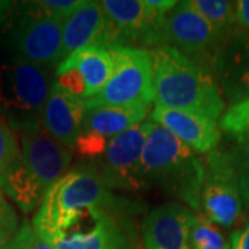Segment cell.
Returning a JSON list of instances; mask_svg holds the SVG:
<instances>
[{
	"label": "cell",
	"instance_id": "cell-23",
	"mask_svg": "<svg viewBox=\"0 0 249 249\" xmlns=\"http://www.w3.org/2000/svg\"><path fill=\"white\" fill-rule=\"evenodd\" d=\"M21 148L16 132L0 118V178L19 160Z\"/></svg>",
	"mask_w": 249,
	"mask_h": 249
},
{
	"label": "cell",
	"instance_id": "cell-1",
	"mask_svg": "<svg viewBox=\"0 0 249 249\" xmlns=\"http://www.w3.org/2000/svg\"><path fill=\"white\" fill-rule=\"evenodd\" d=\"M140 212L106 186L94 162L80 160L46 191L32 227L54 249H134Z\"/></svg>",
	"mask_w": 249,
	"mask_h": 249
},
{
	"label": "cell",
	"instance_id": "cell-22",
	"mask_svg": "<svg viewBox=\"0 0 249 249\" xmlns=\"http://www.w3.org/2000/svg\"><path fill=\"white\" fill-rule=\"evenodd\" d=\"M108 142L109 140L103 137L101 134L89 132V130H82V133L76 139V142L72 148V152H75L80 160L94 162L106 152Z\"/></svg>",
	"mask_w": 249,
	"mask_h": 249
},
{
	"label": "cell",
	"instance_id": "cell-17",
	"mask_svg": "<svg viewBox=\"0 0 249 249\" xmlns=\"http://www.w3.org/2000/svg\"><path fill=\"white\" fill-rule=\"evenodd\" d=\"M75 70L82 75L88 89V98L96 96L106 86L114 71L112 54L108 49L89 46L70 54L55 71Z\"/></svg>",
	"mask_w": 249,
	"mask_h": 249
},
{
	"label": "cell",
	"instance_id": "cell-15",
	"mask_svg": "<svg viewBox=\"0 0 249 249\" xmlns=\"http://www.w3.org/2000/svg\"><path fill=\"white\" fill-rule=\"evenodd\" d=\"M85 109V100L65 93L53 82L43 107L40 124L53 139L72 150L82 133Z\"/></svg>",
	"mask_w": 249,
	"mask_h": 249
},
{
	"label": "cell",
	"instance_id": "cell-26",
	"mask_svg": "<svg viewBox=\"0 0 249 249\" xmlns=\"http://www.w3.org/2000/svg\"><path fill=\"white\" fill-rule=\"evenodd\" d=\"M4 249H54L34 230L32 223L24 220L16 237Z\"/></svg>",
	"mask_w": 249,
	"mask_h": 249
},
{
	"label": "cell",
	"instance_id": "cell-28",
	"mask_svg": "<svg viewBox=\"0 0 249 249\" xmlns=\"http://www.w3.org/2000/svg\"><path fill=\"white\" fill-rule=\"evenodd\" d=\"M235 19L240 27L249 31V0L235 1Z\"/></svg>",
	"mask_w": 249,
	"mask_h": 249
},
{
	"label": "cell",
	"instance_id": "cell-10",
	"mask_svg": "<svg viewBox=\"0 0 249 249\" xmlns=\"http://www.w3.org/2000/svg\"><path fill=\"white\" fill-rule=\"evenodd\" d=\"M19 165L43 194L61 178L71 165L73 152L42 127L32 124L19 130Z\"/></svg>",
	"mask_w": 249,
	"mask_h": 249
},
{
	"label": "cell",
	"instance_id": "cell-30",
	"mask_svg": "<svg viewBox=\"0 0 249 249\" xmlns=\"http://www.w3.org/2000/svg\"><path fill=\"white\" fill-rule=\"evenodd\" d=\"M14 4H17V3L10 1V0H0V25H3L6 22L10 11L14 9Z\"/></svg>",
	"mask_w": 249,
	"mask_h": 249
},
{
	"label": "cell",
	"instance_id": "cell-13",
	"mask_svg": "<svg viewBox=\"0 0 249 249\" xmlns=\"http://www.w3.org/2000/svg\"><path fill=\"white\" fill-rule=\"evenodd\" d=\"M196 216L176 202L154 208L142 223L144 249H190V231Z\"/></svg>",
	"mask_w": 249,
	"mask_h": 249
},
{
	"label": "cell",
	"instance_id": "cell-18",
	"mask_svg": "<svg viewBox=\"0 0 249 249\" xmlns=\"http://www.w3.org/2000/svg\"><path fill=\"white\" fill-rule=\"evenodd\" d=\"M151 106L86 108L82 130L101 134L108 140L137 126L150 114Z\"/></svg>",
	"mask_w": 249,
	"mask_h": 249
},
{
	"label": "cell",
	"instance_id": "cell-25",
	"mask_svg": "<svg viewBox=\"0 0 249 249\" xmlns=\"http://www.w3.org/2000/svg\"><path fill=\"white\" fill-rule=\"evenodd\" d=\"M19 226L14 208L7 201L6 194L0 190V249H4L13 241Z\"/></svg>",
	"mask_w": 249,
	"mask_h": 249
},
{
	"label": "cell",
	"instance_id": "cell-9",
	"mask_svg": "<svg viewBox=\"0 0 249 249\" xmlns=\"http://www.w3.org/2000/svg\"><path fill=\"white\" fill-rule=\"evenodd\" d=\"M152 121H144L108 142L106 152L94 160L100 176L111 190L142 191L145 186L140 176L142 157Z\"/></svg>",
	"mask_w": 249,
	"mask_h": 249
},
{
	"label": "cell",
	"instance_id": "cell-14",
	"mask_svg": "<svg viewBox=\"0 0 249 249\" xmlns=\"http://www.w3.org/2000/svg\"><path fill=\"white\" fill-rule=\"evenodd\" d=\"M154 124L165 127L196 154H209L220 142L217 122L202 115L155 106L150 116Z\"/></svg>",
	"mask_w": 249,
	"mask_h": 249
},
{
	"label": "cell",
	"instance_id": "cell-20",
	"mask_svg": "<svg viewBox=\"0 0 249 249\" xmlns=\"http://www.w3.org/2000/svg\"><path fill=\"white\" fill-rule=\"evenodd\" d=\"M190 249H230V242L217 224L202 216H196L190 231Z\"/></svg>",
	"mask_w": 249,
	"mask_h": 249
},
{
	"label": "cell",
	"instance_id": "cell-5",
	"mask_svg": "<svg viewBox=\"0 0 249 249\" xmlns=\"http://www.w3.org/2000/svg\"><path fill=\"white\" fill-rule=\"evenodd\" d=\"M114 71L106 86L85 101V108L140 107L154 101L151 52L140 47H112Z\"/></svg>",
	"mask_w": 249,
	"mask_h": 249
},
{
	"label": "cell",
	"instance_id": "cell-19",
	"mask_svg": "<svg viewBox=\"0 0 249 249\" xmlns=\"http://www.w3.org/2000/svg\"><path fill=\"white\" fill-rule=\"evenodd\" d=\"M190 6L196 10L205 21L213 28L222 37L227 31L237 25L235 1L227 0H188Z\"/></svg>",
	"mask_w": 249,
	"mask_h": 249
},
{
	"label": "cell",
	"instance_id": "cell-29",
	"mask_svg": "<svg viewBox=\"0 0 249 249\" xmlns=\"http://www.w3.org/2000/svg\"><path fill=\"white\" fill-rule=\"evenodd\" d=\"M230 249H249V223L242 230L232 232Z\"/></svg>",
	"mask_w": 249,
	"mask_h": 249
},
{
	"label": "cell",
	"instance_id": "cell-11",
	"mask_svg": "<svg viewBox=\"0 0 249 249\" xmlns=\"http://www.w3.org/2000/svg\"><path fill=\"white\" fill-rule=\"evenodd\" d=\"M219 42L220 35L190 6V1H178L163 18L162 45L172 46L209 68Z\"/></svg>",
	"mask_w": 249,
	"mask_h": 249
},
{
	"label": "cell",
	"instance_id": "cell-2",
	"mask_svg": "<svg viewBox=\"0 0 249 249\" xmlns=\"http://www.w3.org/2000/svg\"><path fill=\"white\" fill-rule=\"evenodd\" d=\"M157 106L202 115L217 122L226 101L213 72L168 45L150 50Z\"/></svg>",
	"mask_w": 249,
	"mask_h": 249
},
{
	"label": "cell",
	"instance_id": "cell-7",
	"mask_svg": "<svg viewBox=\"0 0 249 249\" xmlns=\"http://www.w3.org/2000/svg\"><path fill=\"white\" fill-rule=\"evenodd\" d=\"M18 13L11 31V46L16 55L53 70L62 57V25L64 22L47 16L35 1L18 3Z\"/></svg>",
	"mask_w": 249,
	"mask_h": 249
},
{
	"label": "cell",
	"instance_id": "cell-3",
	"mask_svg": "<svg viewBox=\"0 0 249 249\" xmlns=\"http://www.w3.org/2000/svg\"><path fill=\"white\" fill-rule=\"evenodd\" d=\"M140 176L145 188L160 187L168 196L201 212L204 160L154 122L144 144Z\"/></svg>",
	"mask_w": 249,
	"mask_h": 249
},
{
	"label": "cell",
	"instance_id": "cell-27",
	"mask_svg": "<svg viewBox=\"0 0 249 249\" xmlns=\"http://www.w3.org/2000/svg\"><path fill=\"white\" fill-rule=\"evenodd\" d=\"M35 3L47 16L65 22L76 10L83 6L85 0H37Z\"/></svg>",
	"mask_w": 249,
	"mask_h": 249
},
{
	"label": "cell",
	"instance_id": "cell-6",
	"mask_svg": "<svg viewBox=\"0 0 249 249\" xmlns=\"http://www.w3.org/2000/svg\"><path fill=\"white\" fill-rule=\"evenodd\" d=\"M106 31L100 47H158L162 46V14L147 0H104Z\"/></svg>",
	"mask_w": 249,
	"mask_h": 249
},
{
	"label": "cell",
	"instance_id": "cell-12",
	"mask_svg": "<svg viewBox=\"0 0 249 249\" xmlns=\"http://www.w3.org/2000/svg\"><path fill=\"white\" fill-rule=\"evenodd\" d=\"M211 68L230 106L249 100V31L238 24L220 37Z\"/></svg>",
	"mask_w": 249,
	"mask_h": 249
},
{
	"label": "cell",
	"instance_id": "cell-4",
	"mask_svg": "<svg viewBox=\"0 0 249 249\" xmlns=\"http://www.w3.org/2000/svg\"><path fill=\"white\" fill-rule=\"evenodd\" d=\"M49 71L18 55L0 64V118L13 132L40 124L54 82Z\"/></svg>",
	"mask_w": 249,
	"mask_h": 249
},
{
	"label": "cell",
	"instance_id": "cell-8",
	"mask_svg": "<svg viewBox=\"0 0 249 249\" xmlns=\"http://www.w3.org/2000/svg\"><path fill=\"white\" fill-rule=\"evenodd\" d=\"M242 196L235 166L227 151L213 150L204 160L201 211L211 222L232 227L242 216Z\"/></svg>",
	"mask_w": 249,
	"mask_h": 249
},
{
	"label": "cell",
	"instance_id": "cell-16",
	"mask_svg": "<svg viewBox=\"0 0 249 249\" xmlns=\"http://www.w3.org/2000/svg\"><path fill=\"white\" fill-rule=\"evenodd\" d=\"M106 31V13L101 1L85 0L62 25V57L64 60L80 49L98 46ZM62 60V61H64Z\"/></svg>",
	"mask_w": 249,
	"mask_h": 249
},
{
	"label": "cell",
	"instance_id": "cell-31",
	"mask_svg": "<svg viewBox=\"0 0 249 249\" xmlns=\"http://www.w3.org/2000/svg\"><path fill=\"white\" fill-rule=\"evenodd\" d=\"M248 211H249V208H248Z\"/></svg>",
	"mask_w": 249,
	"mask_h": 249
},
{
	"label": "cell",
	"instance_id": "cell-21",
	"mask_svg": "<svg viewBox=\"0 0 249 249\" xmlns=\"http://www.w3.org/2000/svg\"><path fill=\"white\" fill-rule=\"evenodd\" d=\"M219 127L237 144L249 142V100L227 108L220 118Z\"/></svg>",
	"mask_w": 249,
	"mask_h": 249
},
{
	"label": "cell",
	"instance_id": "cell-24",
	"mask_svg": "<svg viewBox=\"0 0 249 249\" xmlns=\"http://www.w3.org/2000/svg\"><path fill=\"white\" fill-rule=\"evenodd\" d=\"M227 152L238 175L244 206L249 208V142L237 144Z\"/></svg>",
	"mask_w": 249,
	"mask_h": 249
}]
</instances>
